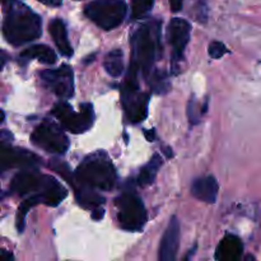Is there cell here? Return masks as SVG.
<instances>
[{"mask_svg":"<svg viewBox=\"0 0 261 261\" xmlns=\"http://www.w3.org/2000/svg\"><path fill=\"white\" fill-rule=\"evenodd\" d=\"M74 188H75L76 200H78L79 204L83 205L84 208L96 209L105 203V199L102 198V196H99L98 194L94 191V189L81 185V184H78V185L74 184Z\"/></svg>","mask_w":261,"mask_h":261,"instance_id":"cell-18","label":"cell"},{"mask_svg":"<svg viewBox=\"0 0 261 261\" xmlns=\"http://www.w3.org/2000/svg\"><path fill=\"white\" fill-rule=\"evenodd\" d=\"M180 246V223L176 217H172L162 237L160 247V260L172 261L176 259Z\"/></svg>","mask_w":261,"mask_h":261,"instance_id":"cell-13","label":"cell"},{"mask_svg":"<svg viewBox=\"0 0 261 261\" xmlns=\"http://www.w3.org/2000/svg\"><path fill=\"white\" fill-rule=\"evenodd\" d=\"M162 163L163 161L160 154L153 155L152 160L142 168L139 176H138V184H139V186H143V188H144V186H149L150 184L154 182L155 176H157Z\"/></svg>","mask_w":261,"mask_h":261,"instance_id":"cell-20","label":"cell"},{"mask_svg":"<svg viewBox=\"0 0 261 261\" xmlns=\"http://www.w3.org/2000/svg\"><path fill=\"white\" fill-rule=\"evenodd\" d=\"M20 60H32L37 59L40 63L46 65H53L56 61V55L51 47L47 45H33L31 47L25 48L19 55Z\"/></svg>","mask_w":261,"mask_h":261,"instance_id":"cell-17","label":"cell"},{"mask_svg":"<svg viewBox=\"0 0 261 261\" xmlns=\"http://www.w3.org/2000/svg\"><path fill=\"white\" fill-rule=\"evenodd\" d=\"M41 81L59 98H70L74 94V74L69 65L41 71Z\"/></svg>","mask_w":261,"mask_h":261,"instance_id":"cell-9","label":"cell"},{"mask_svg":"<svg viewBox=\"0 0 261 261\" xmlns=\"http://www.w3.org/2000/svg\"><path fill=\"white\" fill-rule=\"evenodd\" d=\"M125 0H93L84 8V14L102 30L119 27L126 15Z\"/></svg>","mask_w":261,"mask_h":261,"instance_id":"cell-6","label":"cell"},{"mask_svg":"<svg viewBox=\"0 0 261 261\" xmlns=\"http://www.w3.org/2000/svg\"><path fill=\"white\" fill-rule=\"evenodd\" d=\"M117 221L125 231L139 232L147 223V211L140 196L134 191H125L115 200Z\"/></svg>","mask_w":261,"mask_h":261,"instance_id":"cell-5","label":"cell"},{"mask_svg":"<svg viewBox=\"0 0 261 261\" xmlns=\"http://www.w3.org/2000/svg\"><path fill=\"white\" fill-rule=\"evenodd\" d=\"M48 31H50L51 36H53V40L55 42L56 47H58L59 53L61 55L66 56V58L73 55V47H71L70 42H69L65 23L61 19H59V18H55V19L50 22Z\"/></svg>","mask_w":261,"mask_h":261,"instance_id":"cell-16","label":"cell"},{"mask_svg":"<svg viewBox=\"0 0 261 261\" xmlns=\"http://www.w3.org/2000/svg\"><path fill=\"white\" fill-rule=\"evenodd\" d=\"M103 68L112 78H119L124 71V54L120 48L110 51L103 60Z\"/></svg>","mask_w":261,"mask_h":261,"instance_id":"cell-19","label":"cell"},{"mask_svg":"<svg viewBox=\"0 0 261 261\" xmlns=\"http://www.w3.org/2000/svg\"><path fill=\"white\" fill-rule=\"evenodd\" d=\"M219 186L214 176H204L196 178L191 185V194L198 200L206 204H214L218 196Z\"/></svg>","mask_w":261,"mask_h":261,"instance_id":"cell-14","label":"cell"},{"mask_svg":"<svg viewBox=\"0 0 261 261\" xmlns=\"http://www.w3.org/2000/svg\"><path fill=\"white\" fill-rule=\"evenodd\" d=\"M105 216V211L101 208V206H98V208L93 209V213H92V218L96 219V221H99V219H102V217Z\"/></svg>","mask_w":261,"mask_h":261,"instance_id":"cell-27","label":"cell"},{"mask_svg":"<svg viewBox=\"0 0 261 261\" xmlns=\"http://www.w3.org/2000/svg\"><path fill=\"white\" fill-rule=\"evenodd\" d=\"M37 204H43L42 196L35 194V195H30L22 204H20L19 209H18L17 213V229L19 233H22L23 229H24V223H25V216H27L28 211H31V208Z\"/></svg>","mask_w":261,"mask_h":261,"instance_id":"cell-21","label":"cell"},{"mask_svg":"<svg viewBox=\"0 0 261 261\" xmlns=\"http://www.w3.org/2000/svg\"><path fill=\"white\" fill-rule=\"evenodd\" d=\"M227 53V47L221 41H213L208 47V54L212 59H221Z\"/></svg>","mask_w":261,"mask_h":261,"instance_id":"cell-25","label":"cell"},{"mask_svg":"<svg viewBox=\"0 0 261 261\" xmlns=\"http://www.w3.org/2000/svg\"><path fill=\"white\" fill-rule=\"evenodd\" d=\"M138 71L139 69L130 64V69L127 71L121 94L125 114H126L127 119L134 124L143 121L147 117L148 103H149V94L144 93L139 88Z\"/></svg>","mask_w":261,"mask_h":261,"instance_id":"cell-4","label":"cell"},{"mask_svg":"<svg viewBox=\"0 0 261 261\" xmlns=\"http://www.w3.org/2000/svg\"><path fill=\"white\" fill-rule=\"evenodd\" d=\"M37 2L42 3V4L47 5V7H60L63 0H37Z\"/></svg>","mask_w":261,"mask_h":261,"instance_id":"cell-28","label":"cell"},{"mask_svg":"<svg viewBox=\"0 0 261 261\" xmlns=\"http://www.w3.org/2000/svg\"><path fill=\"white\" fill-rule=\"evenodd\" d=\"M78 184L94 190L110 191L116 184V170L105 153L98 152L87 157L75 171Z\"/></svg>","mask_w":261,"mask_h":261,"instance_id":"cell-3","label":"cell"},{"mask_svg":"<svg viewBox=\"0 0 261 261\" xmlns=\"http://www.w3.org/2000/svg\"><path fill=\"white\" fill-rule=\"evenodd\" d=\"M244 245L241 240L233 234H227L217 246L216 259L221 261H236L242 256Z\"/></svg>","mask_w":261,"mask_h":261,"instance_id":"cell-15","label":"cell"},{"mask_svg":"<svg viewBox=\"0 0 261 261\" xmlns=\"http://www.w3.org/2000/svg\"><path fill=\"white\" fill-rule=\"evenodd\" d=\"M191 24L182 18H173L167 25V41L172 48V65L177 69L190 41Z\"/></svg>","mask_w":261,"mask_h":261,"instance_id":"cell-10","label":"cell"},{"mask_svg":"<svg viewBox=\"0 0 261 261\" xmlns=\"http://www.w3.org/2000/svg\"><path fill=\"white\" fill-rule=\"evenodd\" d=\"M31 142L36 147L53 154H64L69 148V139L63 129L51 120L46 119L33 130Z\"/></svg>","mask_w":261,"mask_h":261,"instance_id":"cell-8","label":"cell"},{"mask_svg":"<svg viewBox=\"0 0 261 261\" xmlns=\"http://www.w3.org/2000/svg\"><path fill=\"white\" fill-rule=\"evenodd\" d=\"M161 48V23L150 20L142 24L132 37V63L144 75L153 70L155 61L160 59Z\"/></svg>","mask_w":261,"mask_h":261,"instance_id":"cell-2","label":"cell"},{"mask_svg":"<svg viewBox=\"0 0 261 261\" xmlns=\"http://www.w3.org/2000/svg\"><path fill=\"white\" fill-rule=\"evenodd\" d=\"M205 107L200 106V105H199V102L196 101L195 97H191V99L189 101V105H188V117H189V121H190V124L196 125L200 122L201 116H203L204 112L206 111Z\"/></svg>","mask_w":261,"mask_h":261,"instance_id":"cell-24","label":"cell"},{"mask_svg":"<svg viewBox=\"0 0 261 261\" xmlns=\"http://www.w3.org/2000/svg\"><path fill=\"white\" fill-rule=\"evenodd\" d=\"M148 82H149V86L152 87L153 91L155 93H166L168 91V87H170V83H168V78L166 71L161 70H152L149 74H148Z\"/></svg>","mask_w":261,"mask_h":261,"instance_id":"cell-22","label":"cell"},{"mask_svg":"<svg viewBox=\"0 0 261 261\" xmlns=\"http://www.w3.org/2000/svg\"><path fill=\"white\" fill-rule=\"evenodd\" d=\"M144 134H145V137H147V139L149 140V142H153V140H155V132H154V130H150V132L145 130Z\"/></svg>","mask_w":261,"mask_h":261,"instance_id":"cell-29","label":"cell"},{"mask_svg":"<svg viewBox=\"0 0 261 261\" xmlns=\"http://www.w3.org/2000/svg\"><path fill=\"white\" fill-rule=\"evenodd\" d=\"M2 255H3V259H7V260H13V256H12V254H8L7 251H3L2 252Z\"/></svg>","mask_w":261,"mask_h":261,"instance_id":"cell-30","label":"cell"},{"mask_svg":"<svg viewBox=\"0 0 261 261\" xmlns=\"http://www.w3.org/2000/svg\"><path fill=\"white\" fill-rule=\"evenodd\" d=\"M51 114L60 121L64 129L73 134H82L92 126L94 121L93 106L91 103L81 105V111L75 112L66 102H59L54 106Z\"/></svg>","mask_w":261,"mask_h":261,"instance_id":"cell-7","label":"cell"},{"mask_svg":"<svg viewBox=\"0 0 261 261\" xmlns=\"http://www.w3.org/2000/svg\"><path fill=\"white\" fill-rule=\"evenodd\" d=\"M42 33V19L19 0H4L3 35L12 46H22L37 40Z\"/></svg>","mask_w":261,"mask_h":261,"instance_id":"cell-1","label":"cell"},{"mask_svg":"<svg viewBox=\"0 0 261 261\" xmlns=\"http://www.w3.org/2000/svg\"><path fill=\"white\" fill-rule=\"evenodd\" d=\"M47 178V175H42L33 168H27L13 177L9 190L10 193L18 196H30L35 194L42 196Z\"/></svg>","mask_w":261,"mask_h":261,"instance_id":"cell-11","label":"cell"},{"mask_svg":"<svg viewBox=\"0 0 261 261\" xmlns=\"http://www.w3.org/2000/svg\"><path fill=\"white\" fill-rule=\"evenodd\" d=\"M0 162H2V170L5 171L8 168H36L41 163L40 157L28 152L25 149L19 148H10L3 145L2 154H0Z\"/></svg>","mask_w":261,"mask_h":261,"instance_id":"cell-12","label":"cell"},{"mask_svg":"<svg viewBox=\"0 0 261 261\" xmlns=\"http://www.w3.org/2000/svg\"><path fill=\"white\" fill-rule=\"evenodd\" d=\"M154 5V0H132V18L142 19L147 17Z\"/></svg>","mask_w":261,"mask_h":261,"instance_id":"cell-23","label":"cell"},{"mask_svg":"<svg viewBox=\"0 0 261 261\" xmlns=\"http://www.w3.org/2000/svg\"><path fill=\"white\" fill-rule=\"evenodd\" d=\"M170 7L173 13L180 12L181 8H182V0H170Z\"/></svg>","mask_w":261,"mask_h":261,"instance_id":"cell-26","label":"cell"}]
</instances>
